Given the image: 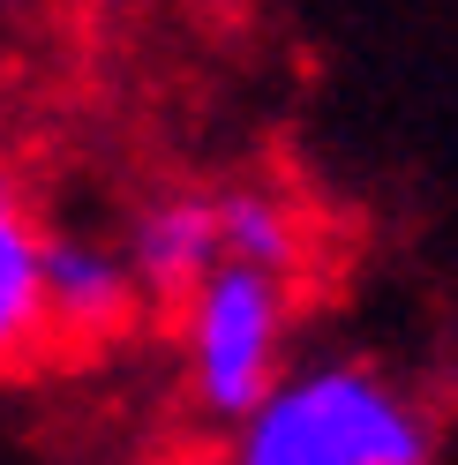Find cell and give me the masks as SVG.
<instances>
[{
  "instance_id": "6",
  "label": "cell",
  "mask_w": 458,
  "mask_h": 465,
  "mask_svg": "<svg viewBox=\"0 0 458 465\" xmlns=\"http://www.w3.org/2000/svg\"><path fill=\"white\" fill-rule=\"evenodd\" d=\"M218 248L241 255V263H264L294 278L301 263V211L271 188H225L218 195Z\"/></svg>"
},
{
  "instance_id": "3",
  "label": "cell",
  "mask_w": 458,
  "mask_h": 465,
  "mask_svg": "<svg viewBox=\"0 0 458 465\" xmlns=\"http://www.w3.org/2000/svg\"><path fill=\"white\" fill-rule=\"evenodd\" d=\"M135 308H143V285L113 241L45 232V338L105 345L135 323Z\"/></svg>"
},
{
  "instance_id": "1",
  "label": "cell",
  "mask_w": 458,
  "mask_h": 465,
  "mask_svg": "<svg viewBox=\"0 0 458 465\" xmlns=\"http://www.w3.org/2000/svg\"><path fill=\"white\" fill-rule=\"evenodd\" d=\"M428 405L376 361L278 368V383L225 428V465H436Z\"/></svg>"
},
{
  "instance_id": "5",
  "label": "cell",
  "mask_w": 458,
  "mask_h": 465,
  "mask_svg": "<svg viewBox=\"0 0 458 465\" xmlns=\"http://www.w3.org/2000/svg\"><path fill=\"white\" fill-rule=\"evenodd\" d=\"M121 255H128V271H135L143 293H181L188 278H204L218 255H225L218 248V195H195V188L151 195L135 211Z\"/></svg>"
},
{
  "instance_id": "2",
  "label": "cell",
  "mask_w": 458,
  "mask_h": 465,
  "mask_svg": "<svg viewBox=\"0 0 458 465\" xmlns=\"http://www.w3.org/2000/svg\"><path fill=\"white\" fill-rule=\"evenodd\" d=\"M174 301H181V391L211 428H234L285 368L294 285H285V271L218 255Z\"/></svg>"
},
{
  "instance_id": "4",
  "label": "cell",
  "mask_w": 458,
  "mask_h": 465,
  "mask_svg": "<svg viewBox=\"0 0 458 465\" xmlns=\"http://www.w3.org/2000/svg\"><path fill=\"white\" fill-rule=\"evenodd\" d=\"M45 345V225L15 173H0V375H23Z\"/></svg>"
}]
</instances>
